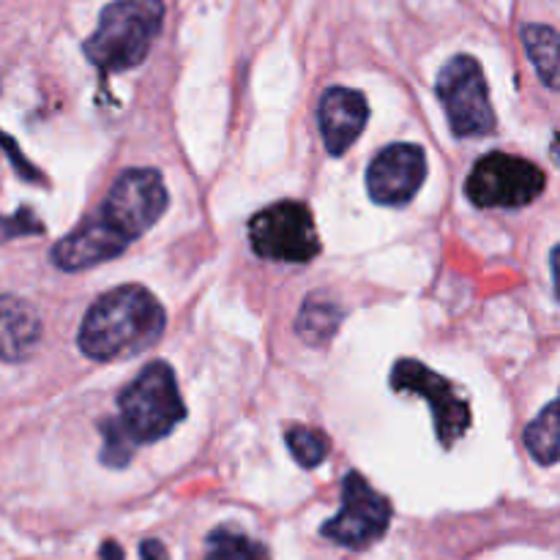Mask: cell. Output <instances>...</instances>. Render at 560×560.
Masks as SVG:
<instances>
[{
	"label": "cell",
	"mask_w": 560,
	"mask_h": 560,
	"mask_svg": "<svg viewBox=\"0 0 560 560\" xmlns=\"http://www.w3.org/2000/svg\"><path fill=\"white\" fill-rule=\"evenodd\" d=\"M552 153H556V162L560 164V137L556 140V151H552Z\"/></svg>",
	"instance_id": "cell-25"
},
{
	"label": "cell",
	"mask_w": 560,
	"mask_h": 560,
	"mask_svg": "<svg viewBox=\"0 0 560 560\" xmlns=\"http://www.w3.org/2000/svg\"><path fill=\"white\" fill-rule=\"evenodd\" d=\"M102 560H124V550H120L118 541H104Z\"/></svg>",
	"instance_id": "cell-23"
},
{
	"label": "cell",
	"mask_w": 560,
	"mask_h": 560,
	"mask_svg": "<svg viewBox=\"0 0 560 560\" xmlns=\"http://www.w3.org/2000/svg\"><path fill=\"white\" fill-rule=\"evenodd\" d=\"M102 438H104V446H102V463L109 465V468H126L135 457V446L137 443L131 441L129 432L124 430L118 419H109L102 424Z\"/></svg>",
	"instance_id": "cell-19"
},
{
	"label": "cell",
	"mask_w": 560,
	"mask_h": 560,
	"mask_svg": "<svg viewBox=\"0 0 560 560\" xmlns=\"http://www.w3.org/2000/svg\"><path fill=\"white\" fill-rule=\"evenodd\" d=\"M339 323H342V310H339L337 301L328 299L326 293H312L301 306L295 334L312 348H323L339 331Z\"/></svg>",
	"instance_id": "cell-14"
},
{
	"label": "cell",
	"mask_w": 560,
	"mask_h": 560,
	"mask_svg": "<svg viewBox=\"0 0 560 560\" xmlns=\"http://www.w3.org/2000/svg\"><path fill=\"white\" fill-rule=\"evenodd\" d=\"M162 25V0H115L102 11L96 31L85 42L88 60L102 71L135 69L148 58Z\"/></svg>",
	"instance_id": "cell-2"
},
{
	"label": "cell",
	"mask_w": 560,
	"mask_h": 560,
	"mask_svg": "<svg viewBox=\"0 0 560 560\" xmlns=\"http://www.w3.org/2000/svg\"><path fill=\"white\" fill-rule=\"evenodd\" d=\"M33 233H44V224L38 222L36 213L31 208H20V211L11 213L5 219V241L20 238V235H33Z\"/></svg>",
	"instance_id": "cell-20"
},
{
	"label": "cell",
	"mask_w": 560,
	"mask_h": 560,
	"mask_svg": "<svg viewBox=\"0 0 560 560\" xmlns=\"http://www.w3.org/2000/svg\"><path fill=\"white\" fill-rule=\"evenodd\" d=\"M131 241L113 228L102 213H93L91 219L71 230L66 238L52 246V262L60 271H85V268L102 266V262L115 260Z\"/></svg>",
	"instance_id": "cell-11"
},
{
	"label": "cell",
	"mask_w": 560,
	"mask_h": 560,
	"mask_svg": "<svg viewBox=\"0 0 560 560\" xmlns=\"http://www.w3.org/2000/svg\"><path fill=\"white\" fill-rule=\"evenodd\" d=\"M164 306L142 284H120L93 301L77 345L91 361H120L145 353L164 334Z\"/></svg>",
	"instance_id": "cell-1"
},
{
	"label": "cell",
	"mask_w": 560,
	"mask_h": 560,
	"mask_svg": "<svg viewBox=\"0 0 560 560\" xmlns=\"http://www.w3.org/2000/svg\"><path fill=\"white\" fill-rule=\"evenodd\" d=\"M388 383H392L397 394H416V397H421L430 405L432 421H435V435L443 448H452L470 430L468 399L457 392L454 383H448L446 377L432 372L421 361L399 359L394 364Z\"/></svg>",
	"instance_id": "cell-8"
},
{
	"label": "cell",
	"mask_w": 560,
	"mask_h": 560,
	"mask_svg": "<svg viewBox=\"0 0 560 560\" xmlns=\"http://www.w3.org/2000/svg\"><path fill=\"white\" fill-rule=\"evenodd\" d=\"M392 525V503L359 474L350 470L342 481V509L328 520L320 534L348 550H364L375 545Z\"/></svg>",
	"instance_id": "cell-9"
},
{
	"label": "cell",
	"mask_w": 560,
	"mask_h": 560,
	"mask_svg": "<svg viewBox=\"0 0 560 560\" xmlns=\"http://www.w3.org/2000/svg\"><path fill=\"white\" fill-rule=\"evenodd\" d=\"M523 47L536 74L550 91H560V33L550 25H525Z\"/></svg>",
	"instance_id": "cell-15"
},
{
	"label": "cell",
	"mask_w": 560,
	"mask_h": 560,
	"mask_svg": "<svg viewBox=\"0 0 560 560\" xmlns=\"http://www.w3.org/2000/svg\"><path fill=\"white\" fill-rule=\"evenodd\" d=\"M249 241L257 257L273 262H310L320 252L312 211L295 200L273 202L255 213L249 222Z\"/></svg>",
	"instance_id": "cell-6"
},
{
	"label": "cell",
	"mask_w": 560,
	"mask_h": 560,
	"mask_svg": "<svg viewBox=\"0 0 560 560\" xmlns=\"http://www.w3.org/2000/svg\"><path fill=\"white\" fill-rule=\"evenodd\" d=\"M427 178L424 148L413 142L386 145L366 170V191L377 206H408Z\"/></svg>",
	"instance_id": "cell-10"
},
{
	"label": "cell",
	"mask_w": 560,
	"mask_h": 560,
	"mask_svg": "<svg viewBox=\"0 0 560 560\" xmlns=\"http://www.w3.org/2000/svg\"><path fill=\"white\" fill-rule=\"evenodd\" d=\"M441 98L452 131L457 137H485L495 131V109L490 102L485 71L474 55H457L438 74Z\"/></svg>",
	"instance_id": "cell-4"
},
{
	"label": "cell",
	"mask_w": 560,
	"mask_h": 560,
	"mask_svg": "<svg viewBox=\"0 0 560 560\" xmlns=\"http://www.w3.org/2000/svg\"><path fill=\"white\" fill-rule=\"evenodd\" d=\"M3 359L22 361L38 348L42 342V320L36 310L27 306L25 301L5 295L3 299Z\"/></svg>",
	"instance_id": "cell-13"
},
{
	"label": "cell",
	"mask_w": 560,
	"mask_h": 560,
	"mask_svg": "<svg viewBox=\"0 0 560 560\" xmlns=\"http://www.w3.org/2000/svg\"><path fill=\"white\" fill-rule=\"evenodd\" d=\"M366 118H370V107H366L364 93L342 85L328 88L320 98V109H317L326 151L331 156H342L361 137Z\"/></svg>",
	"instance_id": "cell-12"
},
{
	"label": "cell",
	"mask_w": 560,
	"mask_h": 560,
	"mask_svg": "<svg viewBox=\"0 0 560 560\" xmlns=\"http://www.w3.org/2000/svg\"><path fill=\"white\" fill-rule=\"evenodd\" d=\"M140 560H170L167 547L159 539H145L140 545Z\"/></svg>",
	"instance_id": "cell-22"
},
{
	"label": "cell",
	"mask_w": 560,
	"mask_h": 560,
	"mask_svg": "<svg viewBox=\"0 0 560 560\" xmlns=\"http://www.w3.org/2000/svg\"><path fill=\"white\" fill-rule=\"evenodd\" d=\"M525 448L539 465L560 463V394L525 427Z\"/></svg>",
	"instance_id": "cell-16"
},
{
	"label": "cell",
	"mask_w": 560,
	"mask_h": 560,
	"mask_svg": "<svg viewBox=\"0 0 560 560\" xmlns=\"http://www.w3.org/2000/svg\"><path fill=\"white\" fill-rule=\"evenodd\" d=\"M550 268H552V282H556V295L560 299V244L552 249Z\"/></svg>",
	"instance_id": "cell-24"
},
{
	"label": "cell",
	"mask_w": 560,
	"mask_h": 560,
	"mask_svg": "<svg viewBox=\"0 0 560 560\" xmlns=\"http://www.w3.org/2000/svg\"><path fill=\"white\" fill-rule=\"evenodd\" d=\"M206 560H271V552L244 530L213 528L206 539Z\"/></svg>",
	"instance_id": "cell-17"
},
{
	"label": "cell",
	"mask_w": 560,
	"mask_h": 560,
	"mask_svg": "<svg viewBox=\"0 0 560 560\" xmlns=\"http://www.w3.org/2000/svg\"><path fill=\"white\" fill-rule=\"evenodd\" d=\"M547 175L528 159L487 153L470 170L465 195L476 208H525L539 200Z\"/></svg>",
	"instance_id": "cell-5"
},
{
	"label": "cell",
	"mask_w": 560,
	"mask_h": 560,
	"mask_svg": "<svg viewBox=\"0 0 560 560\" xmlns=\"http://www.w3.org/2000/svg\"><path fill=\"white\" fill-rule=\"evenodd\" d=\"M284 443L301 468H317L328 457V438L312 427H290Z\"/></svg>",
	"instance_id": "cell-18"
},
{
	"label": "cell",
	"mask_w": 560,
	"mask_h": 560,
	"mask_svg": "<svg viewBox=\"0 0 560 560\" xmlns=\"http://www.w3.org/2000/svg\"><path fill=\"white\" fill-rule=\"evenodd\" d=\"M167 186L159 170L137 167L124 170L109 186L98 213L129 241H137L153 228L167 211Z\"/></svg>",
	"instance_id": "cell-7"
},
{
	"label": "cell",
	"mask_w": 560,
	"mask_h": 560,
	"mask_svg": "<svg viewBox=\"0 0 560 560\" xmlns=\"http://www.w3.org/2000/svg\"><path fill=\"white\" fill-rule=\"evenodd\" d=\"M184 419L186 405L167 361L148 364L118 397V421L137 446L162 441Z\"/></svg>",
	"instance_id": "cell-3"
},
{
	"label": "cell",
	"mask_w": 560,
	"mask_h": 560,
	"mask_svg": "<svg viewBox=\"0 0 560 560\" xmlns=\"http://www.w3.org/2000/svg\"><path fill=\"white\" fill-rule=\"evenodd\" d=\"M5 153H9L11 162L16 164V173H20V178H25L27 184H42V180H44L42 173H36V167H33L27 159L20 156V151H16V145H14V140H11V137H5Z\"/></svg>",
	"instance_id": "cell-21"
}]
</instances>
